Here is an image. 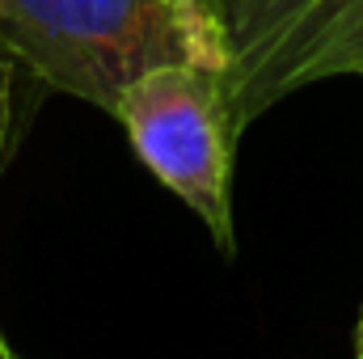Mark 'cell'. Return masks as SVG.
<instances>
[{
    "instance_id": "1",
    "label": "cell",
    "mask_w": 363,
    "mask_h": 359,
    "mask_svg": "<svg viewBox=\"0 0 363 359\" xmlns=\"http://www.w3.org/2000/svg\"><path fill=\"white\" fill-rule=\"evenodd\" d=\"M0 38L51 93L106 114L140 72L190 60L165 0H0Z\"/></svg>"
},
{
    "instance_id": "2",
    "label": "cell",
    "mask_w": 363,
    "mask_h": 359,
    "mask_svg": "<svg viewBox=\"0 0 363 359\" xmlns=\"http://www.w3.org/2000/svg\"><path fill=\"white\" fill-rule=\"evenodd\" d=\"M110 118L123 123L152 178L174 190L207 224L216 245L233 254V153L241 136L233 131L220 72L190 60L157 64L118 93Z\"/></svg>"
},
{
    "instance_id": "3",
    "label": "cell",
    "mask_w": 363,
    "mask_h": 359,
    "mask_svg": "<svg viewBox=\"0 0 363 359\" xmlns=\"http://www.w3.org/2000/svg\"><path fill=\"white\" fill-rule=\"evenodd\" d=\"M228 64L220 72L241 136L283 97L330 77H363V0H220Z\"/></svg>"
},
{
    "instance_id": "4",
    "label": "cell",
    "mask_w": 363,
    "mask_h": 359,
    "mask_svg": "<svg viewBox=\"0 0 363 359\" xmlns=\"http://www.w3.org/2000/svg\"><path fill=\"white\" fill-rule=\"evenodd\" d=\"M47 93H51V85L0 38V178L13 165V157L21 153ZM0 359H13V347H9L4 330H0Z\"/></svg>"
},
{
    "instance_id": "5",
    "label": "cell",
    "mask_w": 363,
    "mask_h": 359,
    "mask_svg": "<svg viewBox=\"0 0 363 359\" xmlns=\"http://www.w3.org/2000/svg\"><path fill=\"white\" fill-rule=\"evenodd\" d=\"M182 34L190 64L207 72H224L228 64V34H224V4L220 0H165Z\"/></svg>"
},
{
    "instance_id": "6",
    "label": "cell",
    "mask_w": 363,
    "mask_h": 359,
    "mask_svg": "<svg viewBox=\"0 0 363 359\" xmlns=\"http://www.w3.org/2000/svg\"><path fill=\"white\" fill-rule=\"evenodd\" d=\"M355 355L363 359V317H359V330H355Z\"/></svg>"
}]
</instances>
